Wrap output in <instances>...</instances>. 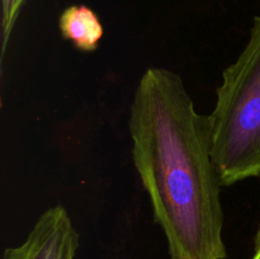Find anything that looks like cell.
<instances>
[{"label":"cell","mask_w":260,"mask_h":259,"mask_svg":"<svg viewBox=\"0 0 260 259\" xmlns=\"http://www.w3.org/2000/svg\"><path fill=\"white\" fill-rule=\"evenodd\" d=\"M27 0H2V61L4 60L15 22Z\"/></svg>","instance_id":"cell-5"},{"label":"cell","mask_w":260,"mask_h":259,"mask_svg":"<svg viewBox=\"0 0 260 259\" xmlns=\"http://www.w3.org/2000/svg\"><path fill=\"white\" fill-rule=\"evenodd\" d=\"M58 28L61 36L83 52L95 51L104 35L99 17L86 5L66 8L58 18Z\"/></svg>","instance_id":"cell-4"},{"label":"cell","mask_w":260,"mask_h":259,"mask_svg":"<svg viewBox=\"0 0 260 259\" xmlns=\"http://www.w3.org/2000/svg\"><path fill=\"white\" fill-rule=\"evenodd\" d=\"M258 243H260V225L258 229V233H256V236H255V243L254 244H258Z\"/></svg>","instance_id":"cell-7"},{"label":"cell","mask_w":260,"mask_h":259,"mask_svg":"<svg viewBox=\"0 0 260 259\" xmlns=\"http://www.w3.org/2000/svg\"><path fill=\"white\" fill-rule=\"evenodd\" d=\"M79 233L63 205L47 208L20 245L5 249L3 259H75Z\"/></svg>","instance_id":"cell-3"},{"label":"cell","mask_w":260,"mask_h":259,"mask_svg":"<svg viewBox=\"0 0 260 259\" xmlns=\"http://www.w3.org/2000/svg\"><path fill=\"white\" fill-rule=\"evenodd\" d=\"M128 130L132 160L172 259H225L221 182L210 114L182 76L149 68L137 83Z\"/></svg>","instance_id":"cell-1"},{"label":"cell","mask_w":260,"mask_h":259,"mask_svg":"<svg viewBox=\"0 0 260 259\" xmlns=\"http://www.w3.org/2000/svg\"><path fill=\"white\" fill-rule=\"evenodd\" d=\"M213 159L223 187L260 175V15L240 55L222 71L210 114Z\"/></svg>","instance_id":"cell-2"},{"label":"cell","mask_w":260,"mask_h":259,"mask_svg":"<svg viewBox=\"0 0 260 259\" xmlns=\"http://www.w3.org/2000/svg\"><path fill=\"white\" fill-rule=\"evenodd\" d=\"M254 245H255V249H254V254L251 259H260V243L254 244Z\"/></svg>","instance_id":"cell-6"}]
</instances>
